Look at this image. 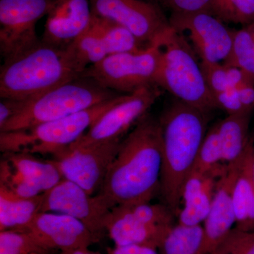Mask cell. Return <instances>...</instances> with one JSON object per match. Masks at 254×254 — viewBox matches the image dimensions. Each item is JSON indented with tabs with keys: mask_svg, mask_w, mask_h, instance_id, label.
<instances>
[{
	"mask_svg": "<svg viewBox=\"0 0 254 254\" xmlns=\"http://www.w3.org/2000/svg\"><path fill=\"white\" fill-rule=\"evenodd\" d=\"M254 143L245 160L235 167L232 197L235 210V227L245 231L254 230V185L251 171L250 157Z\"/></svg>",
	"mask_w": 254,
	"mask_h": 254,
	"instance_id": "21",
	"label": "cell"
},
{
	"mask_svg": "<svg viewBox=\"0 0 254 254\" xmlns=\"http://www.w3.org/2000/svg\"><path fill=\"white\" fill-rule=\"evenodd\" d=\"M155 85L177 100L203 111L218 109L191 47L172 26L162 46Z\"/></svg>",
	"mask_w": 254,
	"mask_h": 254,
	"instance_id": "5",
	"label": "cell"
},
{
	"mask_svg": "<svg viewBox=\"0 0 254 254\" xmlns=\"http://www.w3.org/2000/svg\"><path fill=\"white\" fill-rule=\"evenodd\" d=\"M252 113L228 115L217 123L224 165H240L253 144V139L249 134Z\"/></svg>",
	"mask_w": 254,
	"mask_h": 254,
	"instance_id": "20",
	"label": "cell"
},
{
	"mask_svg": "<svg viewBox=\"0 0 254 254\" xmlns=\"http://www.w3.org/2000/svg\"><path fill=\"white\" fill-rule=\"evenodd\" d=\"M208 113L177 100L158 120L163 137L159 192L175 216L180 210L182 185L193 170L208 131Z\"/></svg>",
	"mask_w": 254,
	"mask_h": 254,
	"instance_id": "2",
	"label": "cell"
},
{
	"mask_svg": "<svg viewBox=\"0 0 254 254\" xmlns=\"http://www.w3.org/2000/svg\"><path fill=\"white\" fill-rule=\"evenodd\" d=\"M210 13L223 23L247 26L254 22V0H212Z\"/></svg>",
	"mask_w": 254,
	"mask_h": 254,
	"instance_id": "27",
	"label": "cell"
},
{
	"mask_svg": "<svg viewBox=\"0 0 254 254\" xmlns=\"http://www.w3.org/2000/svg\"><path fill=\"white\" fill-rule=\"evenodd\" d=\"M92 18L91 0H55L41 41L56 48H68L88 31Z\"/></svg>",
	"mask_w": 254,
	"mask_h": 254,
	"instance_id": "17",
	"label": "cell"
},
{
	"mask_svg": "<svg viewBox=\"0 0 254 254\" xmlns=\"http://www.w3.org/2000/svg\"><path fill=\"white\" fill-rule=\"evenodd\" d=\"M213 96L217 108L226 112L228 115L252 113V112L247 111L241 103L237 88L217 93L213 95Z\"/></svg>",
	"mask_w": 254,
	"mask_h": 254,
	"instance_id": "33",
	"label": "cell"
},
{
	"mask_svg": "<svg viewBox=\"0 0 254 254\" xmlns=\"http://www.w3.org/2000/svg\"><path fill=\"white\" fill-rule=\"evenodd\" d=\"M219 140L218 125L215 123L207 131L197 155L193 170L201 173L214 171L225 166Z\"/></svg>",
	"mask_w": 254,
	"mask_h": 254,
	"instance_id": "28",
	"label": "cell"
},
{
	"mask_svg": "<svg viewBox=\"0 0 254 254\" xmlns=\"http://www.w3.org/2000/svg\"><path fill=\"white\" fill-rule=\"evenodd\" d=\"M55 0H0V53L4 60L41 43L36 24L48 16Z\"/></svg>",
	"mask_w": 254,
	"mask_h": 254,
	"instance_id": "8",
	"label": "cell"
},
{
	"mask_svg": "<svg viewBox=\"0 0 254 254\" xmlns=\"http://www.w3.org/2000/svg\"><path fill=\"white\" fill-rule=\"evenodd\" d=\"M92 13L118 23L145 46L163 41L169 20L158 6L142 0H91Z\"/></svg>",
	"mask_w": 254,
	"mask_h": 254,
	"instance_id": "11",
	"label": "cell"
},
{
	"mask_svg": "<svg viewBox=\"0 0 254 254\" xmlns=\"http://www.w3.org/2000/svg\"><path fill=\"white\" fill-rule=\"evenodd\" d=\"M211 254H224L221 253V252H219V251H215V252H214L213 253H212Z\"/></svg>",
	"mask_w": 254,
	"mask_h": 254,
	"instance_id": "38",
	"label": "cell"
},
{
	"mask_svg": "<svg viewBox=\"0 0 254 254\" xmlns=\"http://www.w3.org/2000/svg\"><path fill=\"white\" fill-rule=\"evenodd\" d=\"M25 101L11 99V98H1L0 102V128L15 116L22 108Z\"/></svg>",
	"mask_w": 254,
	"mask_h": 254,
	"instance_id": "34",
	"label": "cell"
},
{
	"mask_svg": "<svg viewBox=\"0 0 254 254\" xmlns=\"http://www.w3.org/2000/svg\"><path fill=\"white\" fill-rule=\"evenodd\" d=\"M228 66L240 68L254 80V22L234 31Z\"/></svg>",
	"mask_w": 254,
	"mask_h": 254,
	"instance_id": "26",
	"label": "cell"
},
{
	"mask_svg": "<svg viewBox=\"0 0 254 254\" xmlns=\"http://www.w3.org/2000/svg\"><path fill=\"white\" fill-rule=\"evenodd\" d=\"M42 194L35 198L16 196L0 188V231H22L40 213Z\"/></svg>",
	"mask_w": 254,
	"mask_h": 254,
	"instance_id": "22",
	"label": "cell"
},
{
	"mask_svg": "<svg viewBox=\"0 0 254 254\" xmlns=\"http://www.w3.org/2000/svg\"><path fill=\"white\" fill-rule=\"evenodd\" d=\"M120 95L81 76L25 101L21 110L0 128V132L27 129L79 113Z\"/></svg>",
	"mask_w": 254,
	"mask_h": 254,
	"instance_id": "4",
	"label": "cell"
},
{
	"mask_svg": "<svg viewBox=\"0 0 254 254\" xmlns=\"http://www.w3.org/2000/svg\"><path fill=\"white\" fill-rule=\"evenodd\" d=\"M22 231L28 232L39 245L51 252L88 248L98 237L77 219L48 212L37 214Z\"/></svg>",
	"mask_w": 254,
	"mask_h": 254,
	"instance_id": "16",
	"label": "cell"
},
{
	"mask_svg": "<svg viewBox=\"0 0 254 254\" xmlns=\"http://www.w3.org/2000/svg\"><path fill=\"white\" fill-rule=\"evenodd\" d=\"M71 46L87 66L99 63L109 55L101 38L90 27Z\"/></svg>",
	"mask_w": 254,
	"mask_h": 254,
	"instance_id": "30",
	"label": "cell"
},
{
	"mask_svg": "<svg viewBox=\"0 0 254 254\" xmlns=\"http://www.w3.org/2000/svg\"><path fill=\"white\" fill-rule=\"evenodd\" d=\"M170 26L180 34L186 33L201 63H225L231 51L233 32L207 12L172 14Z\"/></svg>",
	"mask_w": 254,
	"mask_h": 254,
	"instance_id": "14",
	"label": "cell"
},
{
	"mask_svg": "<svg viewBox=\"0 0 254 254\" xmlns=\"http://www.w3.org/2000/svg\"><path fill=\"white\" fill-rule=\"evenodd\" d=\"M123 95L79 113L37 125L27 129L0 132L1 153H28L53 156L75 143Z\"/></svg>",
	"mask_w": 254,
	"mask_h": 254,
	"instance_id": "6",
	"label": "cell"
},
{
	"mask_svg": "<svg viewBox=\"0 0 254 254\" xmlns=\"http://www.w3.org/2000/svg\"><path fill=\"white\" fill-rule=\"evenodd\" d=\"M0 165V187L21 198H35L63 180L51 160H38L28 153H3Z\"/></svg>",
	"mask_w": 254,
	"mask_h": 254,
	"instance_id": "12",
	"label": "cell"
},
{
	"mask_svg": "<svg viewBox=\"0 0 254 254\" xmlns=\"http://www.w3.org/2000/svg\"><path fill=\"white\" fill-rule=\"evenodd\" d=\"M205 81L213 95L254 84V80L240 68L221 63H200Z\"/></svg>",
	"mask_w": 254,
	"mask_h": 254,
	"instance_id": "25",
	"label": "cell"
},
{
	"mask_svg": "<svg viewBox=\"0 0 254 254\" xmlns=\"http://www.w3.org/2000/svg\"><path fill=\"white\" fill-rule=\"evenodd\" d=\"M106 254H158L156 249L141 245L115 246L108 250Z\"/></svg>",
	"mask_w": 254,
	"mask_h": 254,
	"instance_id": "35",
	"label": "cell"
},
{
	"mask_svg": "<svg viewBox=\"0 0 254 254\" xmlns=\"http://www.w3.org/2000/svg\"><path fill=\"white\" fill-rule=\"evenodd\" d=\"M27 232H0V254H50Z\"/></svg>",
	"mask_w": 254,
	"mask_h": 254,
	"instance_id": "29",
	"label": "cell"
},
{
	"mask_svg": "<svg viewBox=\"0 0 254 254\" xmlns=\"http://www.w3.org/2000/svg\"><path fill=\"white\" fill-rule=\"evenodd\" d=\"M163 41L134 53L108 55L87 68L82 76L94 80L110 91L126 94L155 85Z\"/></svg>",
	"mask_w": 254,
	"mask_h": 254,
	"instance_id": "7",
	"label": "cell"
},
{
	"mask_svg": "<svg viewBox=\"0 0 254 254\" xmlns=\"http://www.w3.org/2000/svg\"><path fill=\"white\" fill-rule=\"evenodd\" d=\"M251 171H252V180H253L254 185V145L252 148V153L250 157Z\"/></svg>",
	"mask_w": 254,
	"mask_h": 254,
	"instance_id": "37",
	"label": "cell"
},
{
	"mask_svg": "<svg viewBox=\"0 0 254 254\" xmlns=\"http://www.w3.org/2000/svg\"><path fill=\"white\" fill-rule=\"evenodd\" d=\"M162 168L161 127L146 114L123 138L98 194L111 208L150 202L160 190Z\"/></svg>",
	"mask_w": 254,
	"mask_h": 254,
	"instance_id": "1",
	"label": "cell"
},
{
	"mask_svg": "<svg viewBox=\"0 0 254 254\" xmlns=\"http://www.w3.org/2000/svg\"><path fill=\"white\" fill-rule=\"evenodd\" d=\"M59 254H101L97 252H91L88 248L76 249V250L64 251L60 252Z\"/></svg>",
	"mask_w": 254,
	"mask_h": 254,
	"instance_id": "36",
	"label": "cell"
},
{
	"mask_svg": "<svg viewBox=\"0 0 254 254\" xmlns=\"http://www.w3.org/2000/svg\"><path fill=\"white\" fill-rule=\"evenodd\" d=\"M87 68L71 45L59 48L41 41L4 60L0 70V97L28 101L81 77Z\"/></svg>",
	"mask_w": 254,
	"mask_h": 254,
	"instance_id": "3",
	"label": "cell"
},
{
	"mask_svg": "<svg viewBox=\"0 0 254 254\" xmlns=\"http://www.w3.org/2000/svg\"><path fill=\"white\" fill-rule=\"evenodd\" d=\"M174 225L155 224L141 205H117L111 209L105 230L115 246L141 245L160 249Z\"/></svg>",
	"mask_w": 254,
	"mask_h": 254,
	"instance_id": "15",
	"label": "cell"
},
{
	"mask_svg": "<svg viewBox=\"0 0 254 254\" xmlns=\"http://www.w3.org/2000/svg\"><path fill=\"white\" fill-rule=\"evenodd\" d=\"M111 207L103 196L90 195L81 187L63 179L42 194L40 213H56L77 219L93 233L105 230Z\"/></svg>",
	"mask_w": 254,
	"mask_h": 254,
	"instance_id": "13",
	"label": "cell"
},
{
	"mask_svg": "<svg viewBox=\"0 0 254 254\" xmlns=\"http://www.w3.org/2000/svg\"><path fill=\"white\" fill-rule=\"evenodd\" d=\"M160 249L163 254H206L203 227L174 225Z\"/></svg>",
	"mask_w": 254,
	"mask_h": 254,
	"instance_id": "24",
	"label": "cell"
},
{
	"mask_svg": "<svg viewBox=\"0 0 254 254\" xmlns=\"http://www.w3.org/2000/svg\"><path fill=\"white\" fill-rule=\"evenodd\" d=\"M161 95L160 88L152 85L123 95L77 141L71 145L87 146L123 141L128 130L145 116Z\"/></svg>",
	"mask_w": 254,
	"mask_h": 254,
	"instance_id": "9",
	"label": "cell"
},
{
	"mask_svg": "<svg viewBox=\"0 0 254 254\" xmlns=\"http://www.w3.org/2000/svg\"><path fill=\"white\" fill-rule=\"evenodd\" d=\"M90 28L101 38L110 55L134 53L145 46L123 26L93 14Z\"/></svg>",
	"mask_w": 254,
	"mask_h": 254,
	"instance_id": "23",
	"label": "cell"
},
{
	"mask_svg": "<svg viewBox=\"0 0 254 254\" xmlns=\"http://www.w3.org/2000/svg\"><path fill=\"white\" fill-rule=\"evenodd\" d=\"M172 14L210 13L212 0H158Z\"/></svg>",
	"mask_w": 254,
	"mask_h": 254,
	"instance_id": "32",
	"label": "cell"
},
{
	"mask_svg": "<svg viewBox=\"0 0 254 254\" xmlns=\"http://www.w3.org/2000/svg\"><path fill=\"white\" fill-rule=\"evenodd\" d=\"M235 172V167L228 166L219 179L210 211L203 222L206 254L217 250L236 224L232 197Z\"/></svg>",
	"mask_w": 254,
	"mask_h": 254,
	"instance_id": "19",
	"label": "cell"
},
{
	"mask_svg": "<svg viewBox=\"0 0 254 254\" xmlns=\"http://www.w3.org/2000/svg\"><path fill=\"white\" fill-rule=\"evenodd\" d=\"M227 165L214 171L201 173L192 170L180 192L178 223L187 226L200 225L208 216L220 177Z\"/></svg>",
	"mask_w": 254,
	"mask_h": 254,
	"instance_id": "18",
	"label": "cell"
},
{
	"mask_svg": "<svg viewBox=\"0 0 254 254\" xmlns=\"http://www.w3.org/2000/svg\"><path fill=\"white\" fill-rule=\"evenodd\" d=\"M122 141L87 145H69L52 157L63 178L73 182L88 194L95 195L103 186Z\"/></svg>",
	"mask_w": 254,
	"mask_h": 254,
	"instance_id": "10",
	"label": "cell"
},
{
	"mask_svg": "<svg viewBox=\"0 0 254 254\" xmlns=\"http://www.w3.org/2000/svg\"><path fill=\"white\" fill-rule=\"evenodd\" d=\"M216 251L224 254H254V230L245 231L234 227Z\"/></svg>",
	"mask_w": 254,
	"mask_h": 254,
	"instance_id": "31",
	"label": "cell"
}]
</instances>
